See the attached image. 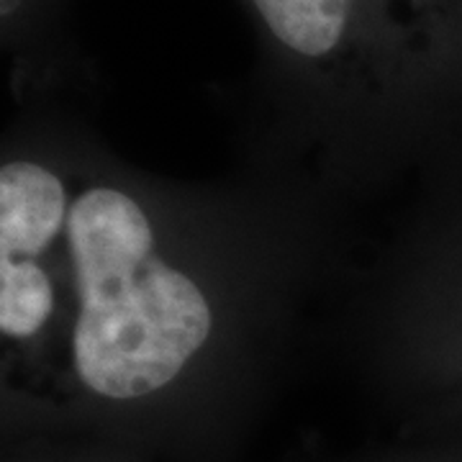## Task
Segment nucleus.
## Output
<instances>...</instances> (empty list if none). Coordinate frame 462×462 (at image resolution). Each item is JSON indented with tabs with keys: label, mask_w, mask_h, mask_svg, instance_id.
<instances>
[{
	"label": "nucleus",
	"mask_w": 462,
	"mask_h": 462,
	"mask_svg": "<svg viewBox=\"0 0 462 462\" xmlns=\"http://www.w3.org/2000/svg\"><path fill=\"white\" fill-rule=\"evenodd\" d=\"M267 26L291 50L321 57L342 39L349 0H254Z\"/></svg>",
	"instance_id": "nucleus-3"
},
{
	"label": "nucleus",
	"mask_w": 462,
	"mask_h": 462,
	"mask_svg": "<svg viewBox=\"0 0 462 462\" xmlns=\"http://www.w3.org/2000/svg\"><path fill=\"white\" fill-rule=\"evenodd\" d=\"M67 239L83 298L75 327L83 383L118 401L160 391L208 339L203 293L154 257L147 216L114 188L72 203Z\"/></svg>",
	"instance_id": "nucleus-1"
},
{
	"label": "nucleus",
	"mask_w": 462,
	"mask_h": 462,
	"mask_svg": "<svg viewBox=\"0 0 462 462\" xmlns=\"http://www.w3.org/2000/svg\"><path fill=\"white\" fill-rule=\"evenodd\" d=\"M69 214L65 188L44 167L14 162L0 172V260L39 254Z\"/></svg>",
	"instance_id": "nucleus-2"
},
{
	"label": "nucleus",
	"mask_w": 462,
	"mask_h": 462,
	"mask_svg": "<svg viewBox=\"0 0 462 462\" xmlns=\"http://www.w3.org/2000/svg\"><path fill=\"white\" fill-rule=\"evenodd\" d=\"M51 285L29 260H0V329L32 337L51 314Z\"/></svg>",
	"instance_id": "nucleus-4"
}]
</instances>
